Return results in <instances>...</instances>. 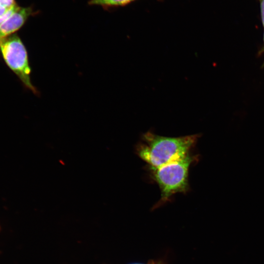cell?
I'll use <instances>...</instances> for the list:
<instances>
[{
    "instance_id": "obj_1",
    "label": "cell",
    "mask_w": 264,
    "mask_h": 264,
    "mask_svg": "<svg viewBox=\"0 0 264 264\" xmlns=\"http://www.w3.org/2000/svg\"><path fill=\"white\" fill-rule=\"evenodd\" d=\"M199 134L168 137L151 131L143 133L135 153L150 168H158L185 157L196 145Z\"/></svg>"
},
{
    "instance_id": "obj_7",
    "label": "cell",
    "mask_w": 264,
    "mask_h": 264,
    "mask_svg": "<svg viewBox=\"0 0 264 264\" xmlns=\"http://www.w3.org/2000/svg\"><path fill=\"white\" fill-rule=\"evenodd\" d=\"M17 5L18 4L10 9L5 15L0 17V25L11 15Z\"/></svg>"
},
{
    "instance_id": "obj_10",
    "label": "cell",
    "mask_w": 264,
    "mask_h": 264,
    "mask_svg": "<svg viewBox=\"0 0 264 264\" xmlns=\"http://www.w3.org/2000/svg\"><path fill=\"white\" fill-rule=\"evenodd\" d=\"M261 53L262 52H264V46L262 48V50L260 51Z\"/></svg>"
},
{
    "instance_id": "obj_6",
    "label": "cell",
    "mask_w": 264,
    "mask_h": 264,
    "mask_svg": "<svg viewBox=\"0 0 264 264\" xmlns=\"http://www.w3.org/2000/svg\"><path fill=\"white\" fill-rule=\"evenodd\" d=\"M17 5L15 0H0V6L9 10Z\"/></svg>"
},
{
    "instance_id": "obj_9",
    "label": "cell",
    "mask_w": 264,
    "mask_h": 264,
    "mask_svg": "<svg viewBox=\"0 0 264 264\" xmlns=\"http://www.w3.org/2000/svg\"><path fill=\"white\" fill-rule=\"evenodd\" d=\"M9 10H8L6 8L0 6V17L5 15Z\"/></svg>"
},
{
    "instance_id": "obj_3",
    "label": "cell",
    "mask_w": 264,
    "mask_h": 264,
    "mask_svg": "<svg viewBox=\"0 0 264 264\" xmlns=\"http://www.w3.org/2000/svg\"><path fill=\"white\" fill-rule=\"evenodd\" d=\"M0 54L24 87L38 95L39 91L31 81V68L27 50L17 34L0 39Z\"/></svg>"
},
{
    "instance_id": "obj_4",
    "label": "cell",
    "mask_w": 264,
    "mask_h": 264,
    "mask_svg": "<svg viewBox=\"0 0 264 264\" xmlns=\"http://www.w3.org/2000/svg\"><path fill=\"white\" fill-rule=\"evenodd\" d=\"M33 13L31 7H20L18 5L11 15L0 24V39L15 34Z\"/></svg>"
},
{
    "instance_id": "obj_8",
    "label": "cell",
    "mask_w": 264,
    "mask_h": 264,
    "mask_svg": "<svg viewBox=\"0 0 264 264\" xmlns=\"http://www.w3.org/2000/svg\"><path fill=\"white\" fill-rule=\"evenodd\" d=\"M260 3L262 22L264 27V0H259Z\"/></svg>"
},
{
    "instance_id": "obj_5",
    "label": "cell",
    "mask_w": 264,
    "mask_h": 264,
    "mask_svg": "<svg viewBox=\"0 0 264 264\" xmlns=\"http://www.w3.org/2000/svg\"><path fill=\"white\" fill-rule=\"evenodd\" d=\"M135 0H89V3L92 5H99L103 6H117L126 5Z\"/></svg>"
},
{
    "instance_id": "obj_2",
    "label": "cell",
    "mask_w": 264,
    "mask_h": 264,
    "mask_svg": "<svg viewBox=\"0 0 264 264\" xmlns=\"http://www.w3.org/2000/svg\"><path fill=\"white\" fill-rule=\"evenodd\" d=\"M191 154L184 158L158 168L149 167L152 179L157 184L161 195L156 206L170 200L176 193L185 194L189 191V171L191 165L197 160Z\"/></svg>"
}]
</instances>
